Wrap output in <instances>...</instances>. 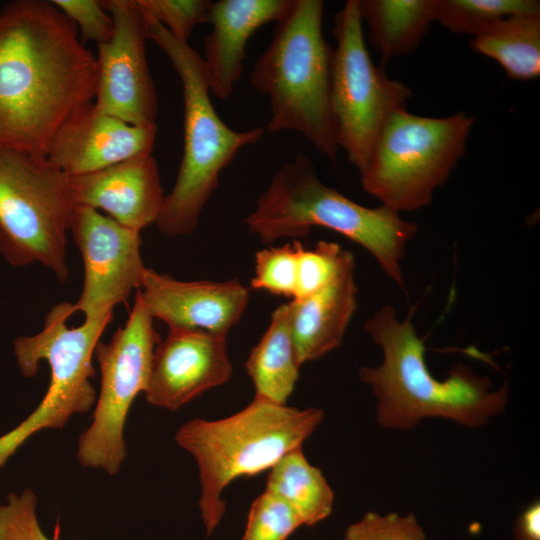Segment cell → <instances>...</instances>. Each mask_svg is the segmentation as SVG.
<instances>
[{"label":"cell","mask_w":540,"mask_h":540,"mask_svg":"<svg viewBox=\"0 0 540 540\" xmlns=\"http://www.w3.org/2000/svg\"><path fill=\"white\" fill-rule=\"evenodd\" d=\"M330 105L338 147L361 172L388 118L405 108L411 89L377 67L367 50L358 0L345 2L334 18Z\"/></svg>","instance_id":"10"},{"label":"cell","mask_w":540,"mask_h":540,"mask_svg":"<svg viewBox=\"0 0 540 540\" xmlns=\"http://www.w3.org/2000/svg\"><path fill=\"white\" fill-rule=\"evenodd\" d=\"M299 362L289 318L288 304L277 307L269 325L245 363L255 396L285 405L299 377Z\"/></svg>","instance_id":"20"},{"label":"cell","mask_w":540,"mask_h":540,"mask_svg":"<svg viewBox=\"0 0 540 540\" xmlns=\"http://www.w3.org/2000/svg\"><path fill=\"white\" fill-rule=\"evenodd\" d=\"M157 132V124H129L104 113L90 101L59 127L46 157L67 175H82L151 154Z\"/></svg>","instance_id":"15"},{"label":"cell","mask_w":540,"mask_h":540,"mask_svg":"<svg viewBox=\"0 0 540 540\" xmlns=\"http://www.w3.org/2000/svg\"><path fill=\"white\" fill-rule=\"evenodd\" d=\"M73 208L69 175L46 156L0 149V253L10 264L39 262L65 282Z\"/></svg>","instance_id":"9"},{"label":"cell","mask_w":540,"mask_h":540,"mask_svg":"<svg viewBox=\"0 0 540 540\" xmlns=\"http://www.w3.org/2000/svg\"><path fill=\"white\" fill-rule=\"evenodd\" d=\"M515 540H540V503L530 504L517 519L514 527Z\"/></svg>","instance_id":"32"},{"label":"cell","mask_w":540,"mask_h":540,"mask_svg":"<svg viewBox=\"0 0 540 540\" xmlns=\"http://www.w3.org/2000/svg\"><path fill=\"white\" fill-rule=\"evenodd\" d=\"M84 266L81 295L75 311L85 319L113 313L133 290H139L146 269L141 257L140 232L98 210L76 205L70 229Z\"/></svg>","instance_id":"12"},{"label":"cell","mask_w":540,"mask_h":540,"mask_svg":"<svg viewBox=\"0 0 540 540\" xmlns=\"http://www.w3.org/2000/svg\"><path fill=\"white\" fill-rule=\"evenodd\" d=\"M343 540H426V534L413 513L367 512L348 526Z\"/></svg>","instance_id":"29"},{"label":"cell","mask_w":540,"mask_h":540,"mask_svg":"<svg viewBox=\"0 0 540 540\" xmlns=\"http://www.w3.org/2000/svg\"><path fill=\"white\" fill-rule=\"evenodd\" d=\"M381 64L414 51L435 21V0H358Z\"/></svg>","instance_id":"21"},{"label":"cell","mask_w":540,"mask_h":540,"mask_svg":"<svg viewBox=\"0 0 540 540\" xmlns=\"http://www.w3.org/2000/svg\"><path fill=\"white\" fill-rule=\"evenodd\" d=\"M141 298L153 319L183 327L227 335L249 303V289L236 279L181 281L152 268L144 270Z\"/></svg>","instance_id":"16"},{"label":"cell","mask_w":540,"mask_h":540,"mask_svg":"<svg viewBox=\"0 0 540 540\" xmlns=\"http://www.w3.org/2000/svg\"><path fill=\"white\" fill-rule=\"evenodd\" d=\"M512 15L540 16L538 0H435V21L456 34L474 36Z\"/></svg>","instance_id":"24"},{"label":"cell","mask_w":540,"mask_h":540,"mask_svg":"<svg viewBox=\"0 0 540 540\" xmlns=\"http://www.w3.org/2000/svg\"><path fill=\"white\" fill-rule=\"evenodd\" d=\"M96 57L51 2L0 11V149L46 156L63 122L94 99Z\"/></svg>","instance_id":"1"},{"label":"cell","mask_w":540,"mask_h":540,"mask_svg":"<svg viewBox=\"0 0 540 540\" xmlns=\"http://www.w3.org/2000/svg\"><path fill=\"white\" fill-rule=\"evenodd\" d=\"M323 14L322 0H293L253 65L250 82L269 98V133L297 131L334 161L339 147L330 105L333 48L323 36Z\"/></svg>","instance_id":"5"},{"label":"cell","mask_w":540,"mask_h":540,"mask_svg":"<svg viewBox=\"0 0 540 540\" xmlns=\"http://www.w3.org/2000/svg\"><path fill=\"white\" fill-rule=\"evenodd\" d=\"M469 46L497 61L509 78L535 79L540 75V16L498 19L474 35Z\"/></svg>","instance_id":"22"},{"label":"cell","mask_w":540,"mask_h":540,"mask_svg":"<svg viewBox=\"0 0 540 540\" xmlns=\"http://www.w3.org/2000/svg\"><path fill=\"white\" fill-rule=\"evenodd\" d=\"M473 124L464 111L447 117L395 111L359 172L363 190L398 213L429 205L464 156Z\"/></svg>","instance_id":"7"},{"label":"cell","mask_w":540,"mask_h":540,"mask_svg":"<svg viewBox=\"0 0 540 540\" xmlns=\"http://www.w3.org/2000/svg\"><path fill=\"white\" fill-rule=\"evenodd\" d=\"M355 264L307 297L292 299L290 327L301 365L338 348L358 307Z\"/></svg>","instance_id":"19"},{"label":"cell","mask_w":540,"mask_h":540,"mask_svg":"<svg viewBox=\"0 0 540 540\" xmlns=\"http://www.w3.org/2000/svg\"><path fill=\"white\" fill-rule=\"evenodd\" d=\"M265 491L285 501L305 526L323 521L333 509L334 492L302 447L286 453L269 469Z\"/></svg>","instance_id":"23"},{"label":"cell","mask_w":540,"mask_h":540,"mask_svg":"<svg viewBox=\"0 0 540 540\" xmlns=\"http://www.w3.org/2000/svg\"><path fill=\"white\" fill-rule=\"evenodd\" d=\"M69 190L74 206L103 210L118 223L138 232L156 223L165 198L158 164L152 154L69 176Z\"/></svg>","instance_id":"17"},{"label":"cell","mask_w":540,"mask_h":540,"mask_svg":"<svg viewBox=\"0 0 540 540\" xmlns=\"http://www.w3.org/2000/svg\"><path fill=\"white\" fill-rule=\"evenodd\" d=\"M146 19L166 28L176 39L188 42L193 30L207 22L208 0H135Z\"/></svg>","instance_id":"28"},{"label":"cell","mask_w":540,"mask_h":540,"mask_svg":"<svg viewBox=\"0 0 540 540\" xmlns=\"http://www.w3.org/2000/svg\"><path fill=\"white\" fill-rule=\"evenodd\" d=\"M37 498L30 489L10 493L0 504V540H58L41 529L36 514Z\"/></svg>","instance_id":"30"},{"label":"cell","mask_w":540,"mask_h":540,"mask_svg":"<svg viewBox=\"0 0 540 540\" xmlns=\"http://www.w3.org/2000/svg\"><path fill=\"white\" fill-rule=\"evenodd\" d=\"M303 523L278 496L264 491L252 503L242 540H287Z\"/></svg>","instance_id":"27"},{"label":"cell","mask_w":540,"mask_h":540,"mask_svg":"<svg viewBox=\"0 0 540 540\" xmlns=\"http://www.w3.org/2000/svg\"><path fill=\"white\" fill-rule=\"evenodd\" d=\"M50 2L75 24L83 43L93 41L99 45L111 39L114 21L103 8L101 0H50Z\"/></svg>","instance_id":"31"},{"label":"cell","mask_w":540,"mask_h":540,"mask_svg":"<svg viewBox=\"0 0 540 540\" xmlns=\"http://www.w3.org/2000/svg\"><path fill=\"white\" fill-rule=\"evenodd\" d=\"M227 335L170 327L156 345L144 392L156 407L176 411L206 391L229 381L233 368Z\"/></svg>","instance_id":"14"},{"label":"cell","mask_w":540,"mask_h":540,"mask_svg":"<svg viewBox=\"0 0 540 540\" xmlns=\"http://www.w3.org/2000/svg\"><path fill=\"white\" fill-rule=\"evenodd\" d=\"M111 39L97 45L95 105L129 124H156L158 95L146 57V20L135 0H101Z\"/></svg>","instance_id":"13"},{"label":"cell","mask_w":540,"mask_h":540,"mask_svg":"<svg viewBox=\"0 0 540 540\" xmlns=\"http://www.w3.org/2000/svg\"><path fill=\"white\" fill-rule=\"evenodd\" d=\"M297 290L294 299L314 294L336 280L355 264L350 251L335 242L319 241L314 249H306L296 240Z\"/></svg>","instance_id":"25"},{"label":"cell","mask_w":540,"mask_h":540,"mask_svg":"<svg viewBox=\"0 0 540 540\" xmlns=\"http://www.w3.org/2000/svg\"><path fill=\"white\" fill-rule=\"evenodd\" d=\"M244 223L265 244L304 237L316 226L333 230L365 248L406 292L401 264L417 225L385 205L368 208L325 185L304 154L275 172Z\"/></svg>","instance_id":"3"},{"label":"cell","mask_w":540,"mask_h":540,"mask_svg":"<svg viewBox=\"0 0 540 540\" xmlns=\"http://www.w3.org/2000/svg\"><path fill=\"white\" fill-rule=\"evenodd\" d=\"M323 418L319 408L298 409L254 397L233 415L197 417L179 427L175 441L198 466V504L208 536L225 513L224 489L239 477L269 470L286 453L302 447Z\"/></svg>","instance_id":"4"},{"label":"cell","mask_w":540,"mask_h":540,"mask_svg":"<svg viewBox=\"0 0 540 540\" xmlns=\"http://www.w3.org/2000/svg\"><path fill=\"white\" fill-rule=\"evenodd\" d=\"M251 287L275 295L295 298L297 290L296 240H293L292 244L264 248L256 253Z\"/></svg>","instance_id":"26"},{"label":"cell","mask_w":540,"mask_h":540,"mask_svg":"<svg viewBox=\"0 0 540 540\" xmlns=\"http://www.w3.org/2000/svg\"><path fill=\"white\" fill-rule=\"evenodd\" d=\"M153 320L137 290L125 325L109 343L99 342L95 348L101 386L91 424L78 440L77 458L83 467L115 475L127 455L126 419L135 398L146 390L153 353L161 340Z\"/></svg>","instance_id":"11"},{"label":"cell","mask_w":540,"mask_h":540,"mask_svg":"<svg viewBox=\"0 0 540 540\" xmlns=\"http://www.w3.org/2000/svg\"><path fill=\"white\" fill-rule=\"evenodd\" d=\"M414 311L400 320L387 304L364 324L383 354L380 365L358 373L377 400V423L407 431L424 419L441 418L476 428L501 414L509 398L506 382L494 389L490 378L463 364L453 366L444 380L434 377L426 364L424 339L412 323Z\"/></svg>","instance_id":"2"},{"label":"cell","mask_w":540,"mask_h":540,"mask_svg":"<svg viewBox=\"0 0 540 540\" xmlns=\"http://www.w3.org/2000/svg\"><path fill=\"white\" fill-rule=\"evenodd\" d=\"M73 303L56 304L47 313L43 329L14 340L17 365L24 377L38 372L41 361L50 368L47 391L35 410L19 425L0 436V468L35 433L61 429L75 414L88 412L97 397L91 378L95 376L92 358L113 313L85 319L78 327L66 322L75 313Z\"/></svg>","instance_id":"8"},{"label":"cell","mask_w":540,"mask_h":540,"mask_svg":"<svg viewBox=\"0 0 540 540\" xmlns=\"http://www.w3.org/2000/svg\"><path fill=\"white\" fill-rule=\"evenodd\" d=\"M145 20L148 39L162 49L181 81L184 102L182 160L156 225L165 235L184 236L196 230L222 170L243 147L258 142L265 130L237 131L226 125L212 104L203 56L160 23Z\"/></svg>","instance_id":"6"},{"label":"cell","mask_w":540,"mask_h":540,"mask_svg":"<svg viewBox=\"0 0 540 540\" xmlns=\"http://www.w3.org/2000/svg\"><path fill=\"white\" fill-rule=\"evenodd\" d=\"M293 0L211 1L207 22L211 32L204 38V63L210 92L221 100L233 92L243 71L250 37L263 25L279 21Z\"/></svg>","instance_id":"18"}]
</instances>
